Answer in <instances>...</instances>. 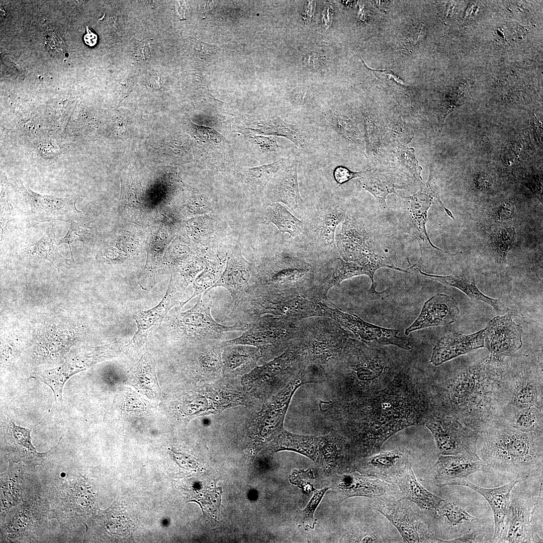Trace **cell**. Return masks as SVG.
<instances>
[{
	"instance_id": "obj_12",
	"label": "cell",
	"mask_w": 543,
	"mask_h": 543,
	"mask_svg": "<svg viewBox=\"0 0 543 543\" xmlns=\"http://www.w3.org/2000/svg\"><path fill=\"white\" fill-rule=\"evenodd\" d=\"M299 336L307 349L309 363L326 368L342 353L349 339L345 329L334 319L320 320Z\"/></svg>"
},
{
	"instance_id": "obj_41",
	"label": "cell",
	"mask_w": 543,
	"mask_h": 543,
	"mask_svg": "<svg viewBox=\"0 0 543 543\" xmlns=\"http://www.w3.org/2000/svg\"><path fill=\"white\" fill-rule=\"evenodd\" d=\"M331 270L322 282L317 291V296L322 300H326L328 291L333 287L339 285L342 282L360 275L368 276L367 272L361 266L353 262L346 261L341 257L335 259Z\"/></svg>"
},
{
	"instance_id": "obj_13",
	"label": "cell",
	"mask_w": 543,
	"mask_h": 543,
	"mask_svg": "<svg viewBox=\"0 0 543 543\" xmlns=\"http://www.w3.org/2000/svg\"><path fill=\"white\" fill-rule=\"evenodd\" d=\"M372 507L397 529L405 542H438L428 525L403 502L391 496L374 498Z\"/></svg>"
},
{
	"instance_id": "obj_57",
	"label": "cell",
	"mask_w": 543,
	"mask_h": 543,
	"mask_svg": "<svg viewBox=\"0 0 543 543\" xmlns=\"http://www.w3.org/2000/svg\"><path fill=\"white\" fill-rule=\"evenodd\" d=\"M476 187L480 190H489L492 186L491 178L486 174H480L476 178Z\"/></svg>"
},
{
	"instance_id": "obj_32",
	"label": "cell",
	"mask_w": 543,
	"mask_h": 543,
	"mask_svg": "<svg viewBox=\"0 0 543 543\" xmlns=\"http://www.w3.org/2000/svg\"><path fill=\"white\" fill-rule=\"evenodd\" d=\"M298 160L292 157L290 162L275 175L268 189V195L274 202H281L293 211L302 203L298 178Z\"/></svg>"
},
{
	"instance_id": "obj_37",
	"label": "cell",
	"mask_w": 543,
	"mask_h": 543,
	"mask_svg": "<svg viewBox=\"0 0 543 543\" xmlns=\"http://www.w3.org/2000/svg\"><path fill=\"white\" fill-rule=\"evenodd\" d=\"M415 269L424 278L457 288L470 298L487 303L493 308L496 313H501L506 311V307L501 301L484 294L474 282L469 281L463 275H437L425 273L418 268Z\"/></svg>"
},
{
	"instance_id": "obj_55",
	"label": "cell",
	"mask_w": 543,
	"mask_h": 543,
	"mask_svg": "<svg viewBox=\"0 0 543 543\" xmlns=\"http://www.w3.org/2000/svg\"><path fill=\"white\" fill-rule=\"evenodd\" d=\"M365 171H354L345 166L339 165L334 169L333 174L337 183L342 185L350 179L361 177Z\"/></svg>"
},
{
	"instance_id": "obj_52",
	"label": "cell",
	"mask_w": 543,
	"mask_h": 543,
	"mask_svg": "<svg viewBox=\"0 0 543 543\" xmlns=\"http://www.w3.org/2000/svg\"><path fill=\"white\" fill-rule=\"evenodd\" d=\"M364 67L371 74L374 75L383 82L386 83L393 86H397L400 88H404L406 87L404 82L391 70H376L369 68L365 63Z\"/></svg>"
},
{
	"instance_id": "obj_53",
	"label": "cell",
	"mask_w": 543,
	"mask_h": 543,
	"mask_svg": "<svg viewBox=\"0 0 543 543\" xmlns=\"http://www.w3.org/2000/svg\"><path fill=\"white\" fill-rule=\"evenodd\" d=\"M44 39L46 47L51 53L59 55L63 54L65 51L63 40L55 30H50L47 31Z\"/></svg>"
},
{
	"instance_id": "obj_60",
	"label": "cell",
	"mask_w": 543,
	"mask_h": 543,
	"mask_svg": "<svg viewBox=\"0 0 543 543\" xmlns=\"http://www.w3.org/2000/svg\"><path fill=\"white\" fill-rule=\"evenodd\" d=\"M306 64L310 67H317L321 63V58L319 56L314 53L309 54L305 59Z\"/></svg>"
},
{
	"instance_id": "obj_59",
	"label": "cell",
	"mask_w": 543,
	"mask_h": 543,
	"mask_svg": "<svg viewBox=\"0 0 543 543\" xmlns=\"http://www.w3.org/2000/svg\"><path fill=\"white\" fill-rule=\"evenodd\" d=\"M83 40L86 45L89 47H93L97 43L98 36L86 26V33L83 36Z\"/></svg>"
},
{
	"instance_id": "obj_22",
	"label": "cell",
	"mask_w": 543,
	"mask_h": 543,
	"mask_svg": "<svg viewBox=\"0 0 543 543\" xmlns=\"http://www.w3.org/2000/svg\"><path fill=\"white\" fill-rule=\"evenodd\" d=\"M483 463L478 456L440 455L430 470L428 482L438 487L467 478L479 471Z\"/></svg>"
},
{
	"instance_id": "obj_29",
	"label": "cell",
	"mask_w": 543,
	"mask_h": 543,
	"mask_svg": "<svg viewBox=\"0 0 543 543\" xmlns=\"http://www.w3.org/2000/svg\"><path fill=\"white\" fill-rule=\"evenodd\" d=\"M235 124L236 132L244 136L257 134L281 136L289 140L301 149H308V140L306 134L301 128L288 123L279 117Z\"/></svg>"
},
{
	"instance_id": "obj_38",
	"label": "cell",
	"mask_w": 543,
	"mask_h": 543,
	"mask_svg": "<svg viewBox=\"0 0 543 543\" xmlns=\"http://www.w3.org/2000/svg\"><path fill=\"white\" fill-rule=\"evenodd\" d=\"M195 134L208 155V164H225L229 155V142L215 129L204 126H194Z\"/></svg>"
},
{
	"instance_id": "obj_5",
	"label": "cell",
	"mask_w": 543,
	"mask_h": 543,
	"mask_svg": "<svg viewBox=\"0 0 543 543\" xmlns=\"http://www.w3.org/2000/svg\"><path fill=\"white\" fill-rule=\"evenodd\" d=\"M230 315L247 325L265 315L287 320L324 316L315 298L293 290L257 285L232 308Z\"/></svg>"
},
{
	"instance_id": "obj_9",
	"label": "cell",
	"mask_w": 543,
	"mask_h": 543,
	"mask_svg": "<svg viewBox=\"0 0 543 543\" xmlns=\"http://www.w3.org/2000/svg\"><path fill=\"white\" fill-rule=\"evenodd\" d=\"M341 258L363 267L374 283L376 271L382 267L392 268V263L382 253L376 251L375 244L363 223L346 216L340 230L335 237Z\"/></svg>"
},
{
	"instance_id": "obj_25",
	"label": "cell",
	"mask_w": 543,
	"mask_h": 543,
	"mask_svg": "<svg viewBox=\"0 0 543 543\" xmlns=\"http://www.w3.org/2000/svg\"><path fill=\"white\" fill-rule=\"evenodd\" d=\"M485 328L470 334L452 332L441 337L432 349L429 363L437 366L484 346Z\"/></svg>"
},
{
	"instance_id": "obj_47",
	"label": "cell",
	"mask_w": 543,
	"mask_h": 543,
	"mask_svg": "<svg viewBox=\"0 0 543 543\" xmlns=\"http://www.w3.org/2000/svg\"><path fill=\"white\" fill-rule=\"evenodd\" d=\"M328 489V488L325 487L321 490H315L306 507L303 510L297 511L296 519L306 529H312L314 528L317 523L314 517L315 511Z\"/></svg>"
},
{
	"instance_id": "obj_56",
	"label": "cell",
	"mask_w": 543,
	"mask_h": 543,
	"mask_svg": "<svg viewBox=\"0 0 543 543\" xmlns=\"http://www.w3.org/2000/svg\"><path fill=\"white\" fill-rule=\"evenodd\" d=\"M479 534L477 531L466 533L459 537L450 539H438V542L466 543L479 542Z\"/></svg>"
},
{
	"instance_id": "obj_58",
	"label": "cell",
	"mask_w": 543,
	"mask_h": 543,
	"mask_svg": "<svg viewBox=\"0 0 543 543\" xmlns=\"http://www.w3.org/2000/svg\"><path fill=\"white\" fill-rule=\"evenodd\" d=\"M151 47L147 41L140 42L136 49V54L143 59L148 57L151 53Z\"/></svg>"
},
{
	"instance_id": "obj_4",
	"label": "cell",
	"mask_w": 543,
	"mask_h": 543,
	"mask_svg": "<svg viewBox=\"0 0 543 543\" xmlns=\"http://www.w3.org/2000/svg\"><path fill=\"white\" fill-rule=\"evenodd\" d=\"M386 353L379 347L370 346L360 340L349 338L342 354L326 369V382L341 398L342 402L352 398L359 399L373 395L379 383L392 370V364Z\"/></svg>"
},
{
	"instance_id": "obj_30",
	"label": "cell",
	"mask_w": 543,
	"mask_h": 543,
	"mask_svg": "<svg viewBox=\"0 0 543 543\" xmlns=\"http://www.w3.org/2000/svg\"><path fill=\"white\" fill-rule=\"evenodd\" d=\"M354 183L358 190L370 193L384 209H388L387 195L397 194L398 190L408 189L411 184L407 178L400 174L374 169L366 170L361 177L355 178Z\"/></svg>"
},
{
	"instance_id": "obj_18",
	"label": "cell",
	"mask_w": 543,
	"mask_h": 543,
	"mask_svg": "<svg viewBox=\"0 0 543 543\" xmlns=\"http://www.w3.org/2000/svg\"><path fill=\"white\" fill-rule=\"evenodd\" d=\"M258 283V272L242 256L240 247L235 249L227 261L224 272L211 287L226 289L231 295L234 308Z\"/></svg>"
},
{
	"instance_id": "obj_23",
	"label": "cell",
	"mask_w": 543,
	"mask_h": 543,
	"mask_svg": "<svg viewBox=\"0 0 543 543\" xmlns=\"http://www.w3.org/2000/svg\"><path fill=\"white\" fill-rule=\"evenodd\" d=\"M409 456L406 449L380 450L359 459L354 468L361 474L395 483L400 471L409 462Z\"/></svg>"
},
{
	"instance_id": "obj_10",
	"label": "cell",
	"mask_w": 543,
	"mask_h": 543,
	"mask_svg": "<svg viewBox=\"0 0 543 543\" xmlns=\"http://www.w3.org/2000/svg\"><path fill=\"white\" fill-rule=\"evenodd\" d=\"M199 295L195 306L184 312L177 313L173 320V333L178 338L195 340L200 343L221 339L228 332L245 331L246 324L236 322L231 326L217 322L211 310L212 302L204 301Z\"/></svg>"
},
{
	"instance_id": "obj_34",
	"label": "cell",
	"mask_w": 543,
	"mask_h": 543,
	"mask_svg": "<svg viewBox=\"0 0 543 543\" xmlns=\"http://www.w3.org/2000/svg\"><path fill=\"white\" fill-rule=\"evenodd\" d=\"M262 357L259 349L243 344L230 345L223 347L222 353V368L225 373L237 375L249 373Z\"/></svg>"
},
{
	"instance_id": "obj_45",
	"label": "cell",
	"mask_w": 543,
	"mask_h": 543,
	"mask_svg": "<svg viewBox=\"0 0 543 543\" xmlns=\"http://www.w3.org/2000/svg\"><path fill=\"white\" fill-rule=\"evenodd\" d=\"M515 236V229L511 226L497 228L492 234L493 247L504 263L507 262V254L513 246Z\"/></svg>"
},
{
	"instance_id": "obj_15",
	"label": "cell",
	"mask_w": 543,
	"mask_h": 543,
	"mask_svg": "<svg viewBox=\"0 0 543 543\" xmlns=\"http://www.w3.org/2000/svg\"><path fill=\"white\" fill-rule=\"evenodd\" d=\"M424 424L432 434L440 455L478 456V433L447 415H431Z\"/></svg>"
},
{
	"instance_id": "obj_48",
	"label": "cell",
	"mask_w": 543,
	"mask_h": 543,
	"mask_svg": "<svg viewBox=\"0 0 543 543\" xmlns=\"http://www.w3.org/2000/svg\"><path fill=\"white\" fill-rule=\"evenodd\" d=\"M245 137L253 150L263 158L277 154L281 148L273 136L249 135Z\"/></svg>"
},
{
	"instance_id": "obj_50",
	"label": "cell",
	"mask_w": 543,
	"mask_h": 543,
	"mask_svg": "<svg viewBox=\"0 0 543 543\" xmlns=\"http://www.w3.org/2000/svg\"><path fill=\"white\" fill-rule=\"evenodd\" d=\"M398 153L399 158L403 165L408 169L414 178L421 182L422 180L421 172L422 168L419 165L418 161L415 156L414 148L399 143L398 146Z\"/></svg>"
},
{
	"instance_id": "obj_51",
	"label": "cell",
	"mask_w": 543,
	"mask_h": 543,
	"mask_svg": "<svg viewBox=\"0 0 543 543\" xmlns=\"http://www.w3.org/2000/svg\"><path fill=\"white\" fill-rule=\"evenodd\" d=\"M491 215L498 222L511 220L516 215L515 204L510 200L502 201L494 208Z\"/></svg>"
},
{
	"instance_id": "obj_17",
	"label": "cell",
	"mask_w": 543,
	"mask_h": 543,
	"mask_svg": "<svg viewBox=\"0 0 543 543\" xmlns=\"http://www.w3.org/2000/svg\"><path fill=\"white\" fill-rule=\"evenodd\" d=\"M542 497L541 482L536 497L512 493L505 529L500 542H542L533 520L539 500Z\"/></svg>"
},
{
	"instance_id": "obj_42",
	"label": "cell",
	"mask_w": 543,
	"mask_h": 543,
	"mask_svg": "<svg viewBox=\"0 0 543 543\" xmlns=\"http://www.w3.org/2000/svg\"><path fill=\"white\" fill-rule=\"evenodd\" d=\"M264 224L273 223L279 231L288 233L294 237L300 234L303 229V222L292 215L282 204L275 202L269 205L265 213Z\"/></svg>"
},
{
	"instance_id": "obj_39",
	"label": "cell",
	"mask_w": 543,
	"mask_h": 543,
	"mask_svg": "<svg viewBox=\"0 0 543 543\" xmlns=\"http://www.w3.org/2000/svg\"><path fill=\"white\" fill-rule=\"evenodd\" d=\"M58 245L55 233L52 230H49L39 240L20 249L17 254L21 258L30 257L47 259L58 269L63 266L71 267V260L59 254Z\"/></svg>"
},
{
	"instance_id": "obj_20",
	"label": "cell",
	"mask_w": 543,
	"mask_h": 543,
	"mask_svg": "<svg viewBox=\"0 0 543 543\" xmlns=\"http://www.w3.org/2000/svg\"><path fill=\"white\" fill-rule=\"evenodd\" d=\"M335 485L337 492L343 499L355 496L374 498L391 496L402 499L396 484L355 472L339 476Z\"/></svg>"
},
{
	"instance_id": "obj_7",
	"label": "cell",
	"mask_w": 543,
	"mask_h": 543,
	"mask_svg": "<svg viewBox=\"0 0 543 543\" xmlns=\"http://www.w3.org/2000/svg\"><path fill=\"white\" fill-rule=\"evenodd\" d=\"M10 183L16 194L17 210L29 227L52 221L72 222L81 213L75 207L79 196L60 198L33 192L19 177L9 174Z\"/></svg>"
},
{
	"instance_id": "obj_40",
	"label": "cell",
	"mask_w": 543,
	"mask_h": 543,
	"mask_svg": "<svg viewBox=\"0 0 543 543\" xmlns=\"http://www.w3.org/2000/svg\"><path fill=\"white\" fill-rule=\"evenodd\" d=\"M292 156L281 158L270 163L242 168L240 171L243 182L253 191L263 190L275 175L290 162Z\"/></svg>"
},
{
	"instance_id": "obj_28",
	"label": "cell",
	"mask_w": 543,
	"mask_h": 543,
	"mask_svg": "<svg viewBox=\"0 0 543 543\" xmlns=\"http://www.w3.org/2000/svg\"><path fill=\"white\" fill-rule=\"evenodd\" d=\"M395 484L402 499L410 500L433 517L438 518V512L444 499L432 493L418 481L409 462L400 471Z\"/></svg>"
},
{
	"instance_id": "obj_3",
	"label": "cell",
	"mask_w": 543,
	"mask_h": 543,
	"mask_svg": "<svg viewBox=\"0 0 543 543\" xmlns=\"http://www.w3.org/2000/svg\"><path fill=\"white\" fill-rule=\"evenodd\" d=\"M476 453L483 465L524 479L542 474V431H523L497 419L478 433Z\"/></svg>"
},
{
	"instance_id": "obj_43",
	"label": "cell",
	"mask_w": 543,
	"mask_h": 543,
	"mask_svg": "<svg viewBox=\"0 0 543 543\" xmlns=\"http://www.w3.org/2000/svg\"><path fill=\"white\" fill-rule=\"evenodd\" d=\"M324 118L326 124L344 141L357 146L361 144L360 132L347 116L332 109L324 114Z\"/></svg>"
},
{
	"instance_id": "obj_36",
	"label": "cell",
	"mask_w": 543,
	"mask_h": 543,
	"mask_svg": "<svg viewBox=\"0 0 543 543\" xmlns=\"http://www.w3.org/2000/svg\"><path fill=\"white\" fill-rule=\"evenodd\" d=\"M542 408L519 407L507 404L497 419L523 431H542Z\"/></svg>"
},
{
	"instance_id": "obj_35",
	"label": "cell",
	"mask_w": 543,
	"mask_h": 543,
	"mask_svg": "<svg viewBox=\"0 0 543 543\" xmlns=\"http://www.w3.org/2000/svg\"><path fill=\"white\" fill-rule=\"evenodd\" d=\"M321 436L296 434L284 428L268 445L273 450L293 451L318 462L321 459Z\"/></svg>"
},
{
	"instance_id": "obj_24",
	"label": "cell",
	"mask_w": 543,
	"mask_h": 543,
	"mask_svg": "<svg viewBox=\"0 0 543 543\" xmlns=\"http://www.w3.org/2000/svg\"><path fill=\"white\" fill-rule=\"evenodd\" d=\"M460 310L456 299L444 294H437L424 304L421 312L414 321L405 329L406 335L423 328L447 325L455 322Z\"/></svg>"
},
{
	"instance_id": "obj_31",
	"label": "cell",
	"mask_w": 543,
	"mask_h": 543,
	"mask_svg": "<svg viewBox=\"0 0 543 543\" xmlns=\"http://www.w3.org/2000/svg\"><path fill=\"white\" fill-rule=\"evenodd\" d=\"M509 403L516 407H542V378L535 373L507 372Z\"/></svg>"
},
{
	"instance_id": "obj_6",
	"label": "cell",
	"mask_w": 543,
	"mask_h": 543,
	"mask_svg": "<svg viewBox=\"0 0 543 543\" xmlns=\"http://www.w3.org/2000/svg\"><path fill=\"white\" fill-rule=\"evenodd\" d=\"M309 364L306 346L299 335L281 354L255 367L242 378V384L266 400L299 376Z\"/></svg>"
},
{
	"instance_id": "obj_46",
	"label": "cell",
	"mask_w": 543,
	"mask_h": 543,
	"mask_svg": "<svg viewBox=\"0 0 543 543\" xmlns=\"http://www.w3.org/2000/svg\"><path fill=\"white\" fill-rule=\"evenodd\" d=\"M444 517L452 526L473 523L478 519L469 514L462 506L456 503L444 500L438 512V517Z\"/></svg>"
},
{
	"instance_id": "obj_19",
	"label": "cell",
	"mask_w": 543,
	"mask_h": 543,
	"mask_svg": "<svg viewBox=\"0 0 543 543\" xmlns=\"http://www.w3.org/2000/svg\"><path fill=\"white\" fill-rule=\"evenodd\" d=\"M522 327L510 315L497 316L485 328L484 346L493 355H512L522 347Z\"/></svg>"
},
{
	"instance_id": "obj_49",
	"label": "cell",
	"mask_w": 543,
	"mask_h": 543,
	"mask_svg": "<svg viewBox=\"0 0 543 543\" xmlns=\"http://www.w3.org/2000/svg\"><path fill=\"white\" fill-rule=\"evenodd\" d=\"M220 267L218 265L208 266L207 268L200 275L194 284L195 292L192 296L186 300L185 304L192 298L204 293L205 295L211 290V287L220 278Z\"/></svg>"
},
{
	"instance_id": "obj_1",
	"label": "cell",
	"mask_w": 543,
	"mask_h": 543,
	"mask_svg": "<svg viewBox=\"0 0 543 543\" xmlns=\"http://www.w3.org/2000/svg\"><path fill=\"white\" fill-rule=\"evenodd\" d=\"M342 406L340 416L351 451L363 458L380 450L384 442L409 426L423 423L419 401L391 387Z\"/></svg>"
},
{
	"instance_id": "obj_8",
	"label": "cell",
	"mask_w": 543,
	"mask_h": 543,
	"mask_svg": "<svg viewBox=\"0 0 543 543\" xmlns=\"http://www.w3.org/2000/svg\"><path fill=\"white\" fill-rule=\"evenodd\" d=\"M298 320H287L270 316L260 317L247 324L240 336L220 342L221 346L243 344L259 349L262 357L271 358L286 349L300 333Z\"/></svg>"
},
{
	"instance_id": "obj_21",
	"label": "cell",
	"mask_w": 543,
	"mask_h": 543,
	"mask_svg": "<svg viewBox=\"0 0 543 543\" xmlns=\"http://www.w3.org/2000/svg\"><path fill=\"white\" fill-rule=\"evenodd\" d=\"M525 479L516 477L509 483L495 488H484L474 484L467 479L454 482L450 485L462 486L479 493L490 505L494 517L495 530L492 540L500 542L503 535L508 515L512 490Z\"/></svg>"
},
{
	"instance_id": "obj_44",
	"label": "cell",
	"mask_w": 543,
	"mask_h": 543,
	"mask_svg": "<svg viewBox=\"0 0 543 543\" xmlns=\"http://www.w3.org/2000/svg\"><path fill=\"white\" fill-rule=\"evenodd\" d=\"M346 209L345 205L336 204L330 206L324 213L319 230L321 237L327 244L332 245L334 243L336 227L344 222Z\"/></svg>"
},
{
	"instance_id": "obj_54",
	"label": "cell",
	"mask_w": 543,
	"mask_h": 543,
	"mask_svg": "<svg viewBox=\"0 0 543 543\" xmlns=\"http://www.w3.org/2000/svg\"><path fill=\"white\" fill-rule=\"evenodd\" d=\"M86 230L81 227L78 223L73 221L71 223L70 229L66 235L57 241L58 245L64 243L69 245L72 259L73 258L70 244L73 241H81L84 244L85 242L86 241Z\"/></svg>"
},
{
	"instance_id": "obj_11",
	"label": "cell",
	"mask_w": 543,
	"mask_h": 543,
	"mask_svg": "<svg viewBox=\"0 0 543 543\" xmlns=\"http://www.w3.org/2000/svg\"><path fill=\"white\" fill-rule=\"evenodd\" d=\"M441 187L435 180L428 179L419 190L410 196H401L396 215L400 225L406 232L413 235L418 240L429 244L434 249L443 250L431 242L426 230L428 210L435 200L444 210L446 207L440 199Z\"/></svg>"
},
{
	"instance_id": "obj_2",
	"label": "cell",
	"mask_w": 543,
	"mask_h": 543,
	"mask_svg": "<svg viewBox=\"0 0 543 543\" xmlns=\"http://www.w3.org/2000/svg\"><path fill=\"white\" fill-rule=\"evenodd\" d=\"M491 354L465 369L447 385L443 399L449 416L479 433L499 416L509 402L507 372Z\"/></svg>"
},
{
	"instance_id": "obj_26",
	"label": "cell",
	"mask_w": 543,
	"mask_h": 543,
	"mask_svg": "<svg viewBox=\"0 0 543 543\" xmlns=\"http://www.w3.org/2000/svg\"><path fill=\"white\" fill-rule=\"evenodd\" d=\"M31 429L16 425L12 421L4 427L7 455L14 462L22 461L35 466L41 465L56 446L44 453L37 452L31 442Z\"/></svg>"
},
{
	"instance_id": "obj_33",
	"label": "cell",
	"mask_w": 543,
	"mask_h": 543,
	"mask_svg": "<svg viewBox=\"0 0 543 543\" xmlns=\"http://www.w3.org/2000/svg\"><path fill=\"white\" fill-rule=\"evenodd\" d=\"M310 270V266L304 261H293L286 265L275 263L267 265L260 273L258 272L257 285L295 290L293 285L307 277Z\"/></svg>"
},
{
	"instance_id": "obj_14",
	"label": "cell",
	"mask_w": 543,
	"mask_h": 543,
	"mask_svg": "<svg viewBox=\"0 0 543 543\" xmlns=\"http://www.w3.org/2000/svg\"><path fill=\"white\" fill-rule=\"evenodd\" d=\"M310 383L304 370L284 388L265 401L252 424L260 442L268 444L284 429L283 422L291 399L301 385Z\"/></svg>"
},
{
	"instance_id": "obj_16",
	"label": "cell",
	"mask_w": 543,
	"mask_h": 543,
	"mask_svg": "<svg viewBox=\"0 0 543 543\" xmlns=\"http://www.w3.org/2000/svg\"><path fill=\"white\" fill-rule=\"evenodd\" d=\"M327 302L319 303L326 316L350 330L367 345L373 347L393 345L406 350L411 349L409 340L398 335L400 330L368 323L356 315L344 312L329 301Z\"/></svg>"
},
{
	"instance_id": "obj_27",
	"label": "cell",
	"mask_w": 543,
	"mask_h": 543,
	"mask_svg": "<svg viewBox=\"0 0 543 543\" xmlns=\"http://www.w3.org/2000/svg\"><path fill=\"white\" fill-rule=\"evenodd\" d=\"M186 286L171 279L165 295L157 306L134 315L138 329L133 339L135 342L146 338L152 330L159 326L164 317L173 306L182 303L180 301L185 296Z\"/></svg>"
}]
</instances>
